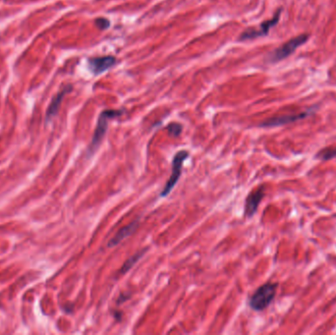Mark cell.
Returning <instances> with one entry per match:
<instances>
[{
    "label": "cell",
    "mask_w": 336,
    "mask_h": 335,
    "mask_svg": "<svg viewBox=\"0 0 336 335\" xmlns=\"http://www.w3.org/2000/svg\"><path fill=\"white\" fill-rule=\"evenodd\" d=\"M277 290V283H266L259 288L250 299V307L257 312L264 311L273 301Z\"/></svg>",
    "instance_id": "1"
},
{
    "label": "cell",
    "mask_w": 336,
    "mask_h": 335,
    "mask_svg": "<svg viewBox=\"0 0 336 335\" xmlns=\"http://www.w3.org/2000/svg\"><path fill=\"white\" fill-rule=\"evenodd\" d=\"M123 114L122 110H115V109H106L103 110L97 119V124H96V131L92 140V143L90 144V150L91 152L95 151L96 148L98 147V145L102 142L105 133L107 131V127H108V122L110 119L119 117Z\"/></svg>",
    "instance_id": "2"
},
{
    "label": "cell",
    "mask_w": 336,
    "mask_h": 335,
    "mask_svg": "<svg viewBox=\"0 0 336 335\" xmlns=\"http://www.w3.org/2000/svg\"><path fill=\"white\" fill-rule=\"evenodd\" d=\"M189 153L187 150H180L178 151L172 160V173L170 178L167 180L163 190L160 193L161 197H166L170 194V192L173 190V188L175 187V185L177 184L181 173H182V166L184 161L188 158Z\"/></svg>",
    "instance_id": "3"
},
{
    "label": "cell",
    "mask_w": 336,
    "mask_h": 335,
    "mask_svg": "<svg viewBox=\"0 0 336 335\" xmlns=\"http://www.w3.org/2000/svg\"><path fill=\"white\" fill-rule=\"evenodd\" d=\"M308 39H309V35H306V34H303L294 39H291L287 43H285L281 47L275 49L271 53L269 60L271 62H278V61H281L287 58L289 55H291L297 48L304 45L308 41Z\"/></svg>",
    "instance_id": "4"
},
{
    "label": "cell",
    "mask_w": 336,
    "mask_h": 335,
    "mask_svg": "<svg viewBox=\"0 0 336 335\" xmlns=\"http://www.w3.org/2000/svg\"><path fill=\"white\" fill-rule=\"evenodd\" d=\"M280 14H281V10H278L275 15L273 16V18H271L270 20H268L264 23L261 24L260 26V29L258 30H255V29H250V30H247L245 31L239 38L241 42L243 41H247V40H254V39H257V38H261V37H264V36H267L269 32V30L274 27L279 19H280Z\"/></svg>",
    "instance_id": "5"
},
{
    "label": "cell",
    "mask_w": 336,
    "mask_h": 335,
    "mask_svg": "<svg viewBox=\"0 0 336 335\" xmlns=\"http://www.w3.org/2000/svg\"><path fill=\"white\" fill-rule=\"evenodd\" d=\"M116 64V58L114 56H100L92 57L88 60V65L90 71L94 75H100L105 71L109 70Z\"/></svg>",
    "instance_id": "6"
},
{
    "label": "cell",
    "mask_w": 336,
    "mask_h": 335,
    "mask_svg": "<svg viewBox=\"0 0 336 335\" xmlns=\"http://www.w3.org/2000/svg\"><path fill=\"white\" fill-rule=\"evenodd\" d=\"M311 113L312 111H305V112L298 113V114H290V115H281L277 117H272V118H269L264 121L260 126L261 127H277V126L285 125V124L293 123L298 120H302L308 117Z\"/></svg>",
    "instance_id": "7"
},
{
    "label": "cell",
    "mask_w": 336,
    "mask_h": 335,
    "mask_svg": "<svg viewBox=\"0 0 336 335\" xmlns=\"http://www.w3.org/2000/svg\"><path fill=\"white\" fill-rule=\"evenodd\" d=\"M264 196H265V187H260L248 196L245 203V215L247 217H252L257 212V209Z\"/></svg>",
    "instance_id": "8"
},
{
    "label": "cell",
    "mask_w": 336,
    "mask_h": 335,
    "mask_svg": "<svg viewBox=\"0 0 336 335\" xmlns=\"http://www.w3.org/2000/svg\"><path fill=\"white\" fill-rule=\"evenodd\" d=\"M139 225V220H135L133 221L132 223H130L129 225H126L124 226L123 228H121L118 233L112 238V239L109 241L108 243V247L109 248H112V247H115L117 246L119 243H121L122 241L124 239H126L127 237H129L131 234H133L135 232V230L137 229Z\"/></svg>",
    "instance_id": "9"
},
{
    "label": "cell",
    "mask_w": 336,
    "mask_h": 335,
    "mask_svg": "<svg viewBox=\"0 0 336 335\" xmlns=\"http://www.w3.org/2000/svg\"><path fill=\"white\" fill-rule=\"evenodd\" d=\"M72 90V87L71 86H67L65 87L61 92H59L56 96L53 97V99L51 100L49 106H48V111H47V121H49L52 119V117H54L58 110H59V107L61 105V102H62V99L64 96L69 93L70 91Z\"/></svg>",
    "instance_id": "10"
},
{
    "label": "cell",
    "mask_w": 336,
    "mask_h": 335,
    "mask_svg": "<svg viewBox=\"0 0 336 335\" xmlns=\"http://www.w3.org/2000/svg\"><path fill=\"white\" fill-rule=\"evenodd\" d=\"M146 250H147V249L142 250V251L138 252L137 254H135L134 256L130 257V258L124 263L122 268L120 269V273H126L128 270H130V269L134 267V265H136V264L140 261V259L144 256V254L146 252Z\"/></svg>",
    "instance_id": "11"
},
{
    "label": "cell",
    "mask_w": 336,
    "mask_h": 335,
    "mask_svg": "<svg viewBox=\"0 0 336 335\" xmlns=\"http://www.w3.org/2000/svg\"><path fill=\"white\" fill-rule=\"evenodd\" d=\"M316 157L320 160H323V161L335 158V157H336V146H335V147H326V148L320 150L317 153Z\"/></svg>",
    "instance_id": "12"
},
{
    "label": "cell",
    "mask_w": 336,
    "mask_h": 335,
    "mask_svg": "<svg viewBox=\"0 0 336 335\" xmlns=\"http://www.w3.org/2000/svg\"><path fill=\"white\" fill-rule=\"evenodd\" d=\"M182 125L178 124V123H170L167 126V130L170 136L172 137H178L181 133H182Z\"/></svg>",
    "instance_id": "13"
},
{
    "label": "cell",
    "mask_w": 336,
    "mask_h": 335,
    "mask_svg": "<svg viewBox=\"0 0 336 335\" xmlns=\"http://www.w3.org/2000/svg\"><path fill=\"white\" fill-rule=\"evenodd\" d=\"M96 25L97 28H99L100 30H105L108 29L110 26V22L109 20L105 19V18H97L96 20Z\"/></svg>",
    "instance_id": "14"
}]
</instances>
